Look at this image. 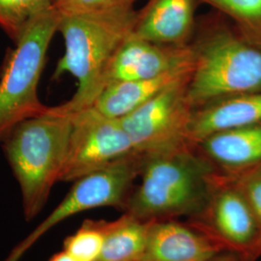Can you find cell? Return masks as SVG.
<instances>
[{
    "label": "cell",
    "instance_id": "obj_1",
    "mask_svg": "<svg viewBox=\"0 0 261 261\" xmlns=\"http://www.w3.org/2000/svg\"><path fill=\"white\" fill-rule=\"evenodd\" d=\"M217 172L189 143L143 154L140 184L134 188L123 213L145 223L189 219L205 205Z\"/></svg>",
    "mask_w": 261,
    "mask_h": 261
},
{
    "label": "cell",
    "instance_id": "obj_2",
    "mask_svg": "<svg viewBox=\"0 0 261 261\" xmlns=\"http://www.w3.org/2000/svg\"><path fill=\"white\" fill-rule=\"evenodd\" d=\"M74 113L66 103L48 107L20 123L3 141V149L18 181L25 221L34 220L48 201L61 174Z\"/></svg>",
    "mask_w": 261,
    "mask_h": 261
},
{
    "label": "cell",
    "instance_id": "obj_3",
    "mask_svg": "<svg viewBox=\"0 0 261 261\" xmlns=\"http://www.w3.org/2000/svg\"><path fill=\"white\" fill-rule=\"evenodd\" d=\"M137 19L136 9L61 17L58 31L64 38L65 54L55 77L70 73L76 79V91L65 103L72 112L92 107L103 91L112 60L134 32Z\"/></svg>",
    "mask_w": 261,
    "mask_h": 261
},
{
    "label": "cell",
    "instance_id": "obj_4",
    "mask_svg": "<svg viewBox=\"0 0 261 261\" xmlns=\"http://www.w3.org/2000/svg\"><path fill=\"white\" fill-rule=\"evenodd\" d=\"M216 12L197 21L188 93L194 109L239 94L261 92V48L238 36Z\"/></svg>",
    "mask_w": 261,
    "mask_h": 261
},
{
    "label": "cell",
    "instance_id": "obj_5",
    "mask_svg": "<svg viewBox=\"0 0 261 261\" xmlns=\"http://www.w3.org/2000/svg\"><path fill=\"white\" fill-rule=\"evenodd\" d=\"M60 19V14L51 7L30 21L15 42L0 80V142L20 123L48 109L39 99L38 86Z\"/></svg>",
    "mask_w": 261,
    "mask_h": 261
},
{
    "label": "cell",
    "instance_id": "obj_6",
    "mask_svg": "<svg viewBox=\"0 0 261 261\" xmlns=\"http://www.w3.org/2000/svg\"><path fill=\"white\" fill-rule=\"evenodd\" d=\"M222 250L247 261L261 256V231L247 197L233 178L217 172L204 207L187 219Z\"/></svg>",
    "mask_w": 261,
    "mask_h": 261
},
{
    "label": "cell",
    "instance_id": "obj_7",
    "mask_svg": "<svg viewBox=\"0 0 261 261\" xmlns=\"http://www.w3.org/2000/svg\"><path fill=\"white\" fill-rule=\"evenodd\" d=\"M134 152L119 119L93 107L75 112L59 182H74Z\"/></svg>",
    "mask_w": 261,
    "mask_h": 261
},
{
    "label": "cell",
    "instance_id": "obj_8",
    "mask_svg": "<svg viewBox=\"0 0 261 261\" xmlns=\"http://www.w3.org/2000/svg\"><path fill=\"white\" fill-rule=\"evenodd\" d=\"M190 79L119 118L137 152L148 154L188 143L187 130L195 110L188 93Z\"/></svg>",
    "mask_w": 261,
    "mask_h": 261
},
{
    "label": "cell",
    "instance_id": "obj_9",
    "mask_svg": "<svg viewBox=\"0 0 261 261\" xmlns=\"http://www.w3.org/2000/svg\"><path fill=\"white\" fill-rule=\"evenodd\" d=\"M193 63L192 43L188 46L161 45L136 37L132 33L112 60L106 86L112 83L155 77Z\"/></svg>",
    "mask_w": 261,
    "mask_h": 261
},
{
    "label": "cell",
    "instance_id": "obj_10",
    "mask_svg": "<svg viewBox=\"0 0 261 261\" xmlns=\"http://www.w3.org/2000/svg\"><path fill=\"white\" fill-rule=\"evenodd\" d=\"M198 0H148L138 11L133 35L161 45L188 46L196 33Z\"/></svg>",
    "mask_w": 261,
    "mask_h": 261
},
{
    "label": "cell",
    "instance_id": "obj_11",
    "mask_svg": "<svg viewBox=\"0 0 261 261\" xmlns=\"http://www.w3.org/2000/svg\"><path fill=\"white\" fill-rule=\"evenodd\" d=\"M140 261H209L222 250L206 235L178 219L148 222Z\"/></svg>",
    "mask_w": 261,
    "mask_h": 261
},
{
    "label": "cell",
    "instance_id": "obj_12",
    "mask_svg": "<svg viewBox=\"0 0 261 261\" xmlns=\"http://www.w3.org/2000/svg\"><path fill=\"white\" fill-rule=\"evenodd\" d=\"M258 123L261 92L224 97L194 110L187 130V142L196 145L217 133Z\"/></svg>",
    "mask_w": 261,
    "mask_h": 261
},
{
    "label": "cell",
    "instance_id": "obj_13",
    "mask_svg": "<svg viewBox=\"0 0 261 261\" xmlns=\"http://www.w3.org/2000/svg\"><path fill=\"white\" fill-rule=\"evenodd\" d=\"M194 146L217 171L237 176L261 166V123L217 133Z\"/></svg>",
    "mask_w": 261,
    "mask_h": 261
},
{
    "label": "cell",
    "instance_id": "obj_14",
    "mask_svg": "<svg viewBox=\"0 0 261 261\" xmlns=\"http://www.w3.org/2000/svg\"><path fill=\"white\" fill-rule=\"evenodd\" d=\"M193 68L194 63L151 79L108 84L92 107L105 116L119 119L168 87L189 80Z\"/></svg>",
    "mask_w": 261,
    "mask_h": 261
},
{
    "label": "cell",
    "instance_id": "obj_15",
    "mask_svg": "<svg viewBox=\"0 0 261 261\" xmlns=\"http://www.w3.org/2000/svg\"><path fill=\"white\" fill-rule=\"evenodd\" d=\"M148 224L126 213L114 221H106L103 248L96 261L141 260Z\"/></svg>",
    "mask_w": 261,
    "mask_h": 261
},
{
    "label": "cell",
    "instance_id": "obj_16",
    "mask_svg": "<svg viewBox=\"0 0 261 261\" xmlns=\"http://www.w3.org/2000/svg\"><path fill=\"white\" fill-rule=\"evenodd\" d=\"M232 19L249 43H261V0H198Z\"/></svg>",
    "mask_w": 261,
    "mask_h": 261
},
{
    "label": "cell",
    "instance_id": "obj_17",
    "mask_svg": "<svg viewBox=\"0 0 261 261\" xmlns=\"http://www.w3.org/2000/svg\"><path fill=\"white\" fill-rule=\"evenodd\" d=\"M53 4L54 0H0V28L16 42L28 23Z\"/></svg>",
    "mask_w": 261,
    "mask_h": 261
},
{
    "label": "cell",
    "instance_id": "obj_18",
    "mask_svg": "<svg viewBox=\"0 0 261 261\" xmlns=\"http://www.w3.org/2000/svg\"><path fill=\"white\" fill-rule=\"evenodd\" d=\"M103 220H85L75 233L68 236L63 250L79 261H96L105 240Z\"/></svg>",
    "mask_w": 261,
    "mask_h": 261
},
{
    "label": "cell",
    "instance_id": "obj_19",
    "mask_svg": "<svg viewBox=\"0 0 261 261\" xmlns=\"http://www.w3.org/2000/svg\"><path fill=\"white\" fill-rule=\"evenodd\" d=\"M140 0H54L53 7L60 16L113 13L135 9Z\"/></svg>",
    "mask_w": 261,
    "mask_h": 261
},
{
    "label": "cell",
    "instance_id": "obj_20",
    "mask_svg": "<svg viewBox=\"0 0 261 261\" xmlns=\"http://www.w3.org/2000/svg\"><path fill=\"white\" fill-rule=\"evenodd\" d=\"M230 177L233 178L247 197L261 231V166Z\"/></svg>",
    "mask_w": 261,
    "mask_h": 261
},
{
    "label": "cell",
    "instance_id": "obj_21",
    "mask_svg": "<svg viewBox=\"0 0 261 261\" xmlns=\"http://www.w3.org/2000/svg\"><path fill=\"white\" fill-rule=\"evenodd\" d=\"M209 261H247L239 255H236L231 252H223L217 254Z\"/></svg>",
    "mask_w": 261,
    "mask_h": 261
},
{
    "label": "cell",
    "instance_id": "obj_22",
    "mask_svg": "<svg viewBox=\"0 0 261 261\" xmlns=\"http://www.w3.org/2000/svg\"><path fill=\"white\" fill-rule=\"evenodd\" d=\"M47 261H79L73 255L62 250L61 252L54 254Z\"/></svg>",
    "mask_w": 261,
    "mask_h": 261
}]
</instances>
